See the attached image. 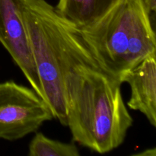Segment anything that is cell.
Instances as JSON below:
<instances>
[{"mask_svg":"<svg viewBox=\"0 0 156 156\" xmlns=\"http://www.w3.org/2000/svg\"><path fill=\"white\" fill-rule=\"evenodd\" d=\"M63 84L73 140L99 154L121 146L133 123L121 83L99 66L82 38L69 55Z\"/></svg>","mask_w":156,"mask_h":156,"instance_id":"6da1fadb","label":"cell"},{"mask_svg":"<svg viewBox=\"0 0 156 156\" xmlns=\"http://www.w3.org/2000/svg\"><path fill=\"white\" fill-rule=\"evenodd\" d=\"M78 29L99 66L117 80L156 53V31L141 0H118L100 18Z\"/></svg>","mask_w":156,"mask_h":156,"instance_id":"7a4b0ae2","label":"cell"},{"mask_svg":"<svg viewBox=\"0 0 156 156\" xmlns=\"http://www.w3.org/2000/svg\"><path fill=\"white\" fill-rule=\"evenodd\" d=\"M25 26L46 103L67 126L63 72L78 27L46 0H15Z\"/></svg>","mask_w":156,"mask_h":156,"instance_id":"3957f363","label":"cell"},{"mask_svg":"<svg viewBox=\"0 0 156 156\" xmlns=\"http://www.w3.org/2000/svg\"><path fill=\"white\" fill-rule=\"evenodd\" d=\"M53 118L48 105L33 88L12 80L0 83V139L21 140Z\"/></svg>","mask_w":156,"mask_h":156,"instance_id":"277c9868","label":"cell"},{"mask_svg":"<svg viewBox=\"0 0 156 156\" xmlns=\"http://www.w3.org/2000/svg\"><path fill=\"white\" fill-rule=\"evenodd\" d=\"M0 43L21 70L31 88L45 101L28 35L15 0H0Z\"/></svg>","mask_w":156,"mask_h":156,"instance_id":"5b68a950","label":"cell"},{"mask_svg":"<svg viewBox=\"0 0 156 156\" xmlns=\"http://www.w3.org/2000/svg\"><path fill=\"white\" fill-rule=\"evenodd\" d=\"M126 82L131 94L127 106L146 116L152 126H156V53L150 55L119 77Z\"/></svg>","mask_w":156,"mask_h":156,"instance_id":"8992f818","label":"cell"},{"mask_svg":"<svg viewBox=\"0 0 156 156\" xmlns=\"http://www.w3.org/2000/svg\"><path fill=\"white\" fill-rule=\"evenodd\" d=\"M118 0H58L55 6L62 16L78 27L91 24Z\"/></svg>","mask_w":156,"mask_h":156,"instance_id":"52a82bcc","label":"cell"},{"mask_svg":"<svg viewBox=\"0 0 156 156\" xmlns=\"http://www.w3.org/2000/svg\"><path fill=\"white\" fill-rule=\"evenodd\" d=\"M29 156H79V149L74 143L52 140L41 132H35L28 146Z\"/></svg>","mask_w":156,"mask_h":156,"instance_id":"ba28073f","label":"cell"},{"mask_svg":"<svg viewBox=\"0 0 156 156\" xmlns=\"http://www.w3.org/2000/svg\"><path fill=\"white\" fill-rule=\"evenodd\" d=\"M152 28H156V0H141ZM156 31V30H155Z\"/></svg>","mask_w":156,"mask_h":156,"instance_id":"9c48e42d","label":"cell"},{"mask_svg":"<svg viewBox=\"0 0 156 156\" xmlns=\"http://www.w3.org/2000/svg\"><path fill=\"white\" fill-rule=\"evenodd\" d=\"M156 155V149L152 148V149H148L145 150L144 152H142L140 153H136L135 155L140 156H155Z\"/></svg>","mask_w":156,"mask_h":156,"instance_id":"30bf717a","label":"cell"}]
</instances>
